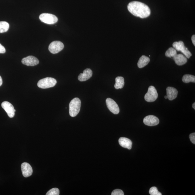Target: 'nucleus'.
Listing matches in <instances>:
<instances>
[{
  "instance_id": "nucleus-1",
  "label": "nucleus",
  "mask_w": 195,
  "mask_h": 195,
  "mask_svg": "<svg viewBox=\"0 0 195 195\" xmlns=\"http://www.w3.org/2000/svg\"><path fill=\"white\" fill-rule=\"evenodd\" d=\"M128 9L133 15L142 19L148 18L150 15L149 7L146 4L138 1H132L129 3Z\"/></svg>"
},
{
  "instance_id": "nucleus-2",
  "label": "nucleus",
  "mask_w": 195,
  "mask_h": 195,
  "mask_svg": "<svg viewBox=\"0 0 195 195\" xmlns=\"http://www.w3.org/2000/svg\"><path fill=\"white\" fill-rule=\"evenodd\" d=\"M81 106V101L78 98L73 99L69 104L70 114L72 117L76 116L79 113Z\"/></svg>"
},
{
  "instance_id": "nucleus-3",
  "label": "nucleus",
  "mask_w": 195,
  "mask_h": 195,
  "mask_svg": "<svg viewBox=\"0 0 195 195\" xmlns=\"http://www.w3.org/2000/svg\"><path fill=\"white\" fill-rule=\"evenodd\" d=\"M57 83V80L55 79L48 77L39 80L37 85L40 88L45 89L54 87Z\"/></svg>"
},
{
  "instance_id": "nucleus-4",
  "label": "nucleus",
  "mask_w": 195,
  "mask_h": 195,
  "mask_svg": "<svg viewBox=\"0 0 195 195\" xmlns=\"http://www.w3.org/2000/svg\"><path fill=\"white\" fill-rule=\"evenodd\" d=\"M173 47L176 51L181 52L187 58H189L192 55L191 52L188 50L184 45V43L182 41L179 42H175L173 43Z\"/></svg>"
},
{
  "instance_id": "nucleus-5",
  "label": "nucleus",
  "mask_w": 195,
  "mask_h": 195,
  "mask_svg": "<svg viewBox=\"0 0 195 195\" xmlns=\"http://www.w3.org/2000/svg\"><path fill=\"white\" fill-rule=\"evenodd\" d=\"M41 21L42 22L48 24H53L57 22L58 19L56 16L53 14L43 13L40 14L39 17Z\"/></svg>"
},
{
  "instance_id": "nucleus-6",
  "label": "nucleus",
  "mask_w": 195,
  "mask_h": 195,
  "mask_svg": "<svg viewBox=\"0 0 195 195\" xmlns=\"http://www.w3.org/2000/svg\"><path fill=\"white\" fill-rule=\"evenodd\" d=\"M158 97V94L155 88L152 86H150L145 96V101L150 102H154Z\"/></svg>"
},
{
  "instance_id": "nucleus-7",
  "label": "nucleus",
  "mask_w": 195,
  "mask_h": 195,
  "mask_svg": "<svg viewBox=\"0 0 195 195\" xmlns=\"http://www.w3.org/2000/svg\"><path fill=\"white\" fill-rule=\"evenodd\" d=\"M64 47L63 43L59 41H54L50 44L48 50L50 53L55 54L62 51Z\"/></svg>"
},
{
  "instance_id": "nucleus-8",
  "label": "nucleus",
  "mask_w": 195,
  "mask_h": 195,
  "mask_svg": "<svg viewBox=\"0 0 195 195\" xmlns=\"http://www.w3.org/2000/svg\"><path fill=\"white\" fill-rule=\"evenodd\" d=\"M106 103L109 110L114 114H118L120 112L119 106L114 100L110 98H107Z\"/></svg>"
},
{
  "instance_id": "nucleus-9",
  "label": "nucleus",
  "mask_w": 195,
  "mask_h": 195,
  "mask_svg": "<svg viewBox=\"0 0 195 195\" xmlns=\"http://www.w3.org/2000/svg\"><path fill=\"white\" fill-rule=\"evenodd\" d=\"M1 106L9 118H13L15 114V112L13 105L8 102L4 101L2 103Z\"/></svg>"
},
{
  "instance_id": "nucleus-10",
  "label": "nucleus",
  "mask_w": 195,
  "mask_h": 195,
  "mask_svg": "<svg viewBox=\"0 0 195 195\" xmlns=\"http://www.w3.org/2000/svg\"><path fill=\"white\" fill-rule=\"evenodd\" d=\"M143 123L148 126H154L159 124V120L155 116L148 115L144 118Z\"/></svg>"
},
{
  "instance_id": "nucleus-11",
  "label": "nucleus",
  "mask_w": 195,
  "mask_h": 195,
  "mask_svg": "<svg viewBox=\"0 0 195 195\" xmlns=\"http://www.w3.org/2000/svg\"><path fill=\"white\" fill-rule=\"evenodd\" d=\"M23 64L28 66H34L39 64V61L37 58L32 56H29L23 58L21 61Z\"/></svg>"
},
{
  "instance_id": "nucleus-12",
  "label": "nucleus",
  "mask_w": 195,
  "mask_h": 195,
  "mask_svg": "<svg viewBox=\"0 0 195 195\" xmlns=\"http://www.w3.org/2000/svg\"><path fill=\"white\" fill-rule=\"evenodd\" d=\"M21 168L23 175L24 177H29L32 175V168L28 163L24 162L22 163L21 165Z\"/></svg>"
},
{
  "instance_id": "nucleus-13",
  "label": "nucleus",
  "mask_w": 195,
  "mask_h": 195,
  "mask_svg": "<svg viewBox=\"0 0 195 195\" xmlns=\"http://www.w3.org/2000/svg\"><path fill=\"white\" fill-rule=\"evenodd\" d=\"M92 75L91 70L87 68L84 70L83 73L80 74L78 76V80L80 81H86L91 78Z\"/></svg>"
},
{
  "instance_id": "nucleus-14",
  "label": "nucleus",
  "mask_w": 195,
  "mask_h": 195,
  "mask_svg": "<svg viewBox=\"0 0 195 195\" xmlns=\"http://www.w3.org/2000/svg\"><path fill=\"white\" fill-rule=\"evenodd\" d=\"M173 58L176 64L180 66L185 64L187 61V58L185 56L182 54H177Z\"/></svg>"
},
{
  "instance_id": "nucleus-15",
  "label": "nucleus",
  "mask_w": 195,
  "mask_h": 195,
  "mask_svg": "<svg viewBox=\"0 0 195 195\" xmlns=\"http://www.w3.org/2000/svg\"><path fill=\"white\" fill-rule=\"evenodd\" d=\"M119 144L122 147L131 150L132 147V142L129 139L125 137H121L119 140Z\"/></svg>"
},
{
  "instance_id": "nucleus-16",
  "label": "nucleus",
  "mask_w": 195,
  "mask_h": 195,
  "mask_svg": "<svg viewBox=\"0 0 195 195\" xmlns=\"http://www.w3.org/2000/svg\"><path fill=\"white\" fill-rule=\"evenodd\" d=\"M166 91L167 96L170 101H172L176 98L178 94V91L176 89L172 87H168Z\"/></svg>"
},
{
  "instance_id": "nucleus-17",
  "label": "nucleus",
  "mask_w": 195,
  "mask_h": 195,
  "mask_svg": "<svg viewBox=\"0 0 195 195\" xmlns=\"http://www.w3.org/2000/svg\"><path fill=\"white\" fill-rule=\"evenodd\" d=\"M150 61V58L145 55H142L138 60V67L140 68H142L147 65Z\"/></svg>"
},
{
  "instance_id": "nucleus-18",
  "label": "nucleus",
  "mask_w": 195,
  "mask_h": 195,
  "mask_svg": "<svg viewBox=\"0 0 195 195\" xmlns=\"http://www.w3.org/2000/svg\"><path fill=\"white\" fill-rule=\"evenodd\" d=\"M115 84L114 87L116 89H122L124 86V80L122 77H118L115 79Z\"/></svg>"
},
{
  "instance_id": "nucleus-19",
  "label": "nucleus",
  "mask_w": 195,
  "mask_h": 195,
  "mask_svg": "<svg viewBox=\"0 0 195 195\" xmlns=\"http://www.w3.org/2000/svg\"><path fill=\"white\" fill-rule=\"evenodd\" d=\"M182 81L185 83H188L190 82H195V77L194 75H185L183 76Z\"/></svg>"
},
{
  "instance_id": "nucleus-20",
  "label": "nucleus",
  "mask_w": 195,
  "mask_h": 195,
  "mask_svg": "<svg viewBox=\"0 0 195 195\" xmlns=\"http://www.w3.org/2000/svg\"><path fill=\"white\" fill-rule=\"evenodd\" d=\"M9 24L6 21H0V33L7 32L9 28Z\"/></svg>"
},
{
  "instance_id": "nucleus-21",
  "label": "nucleus",
  "mask_w": 195,
  "mask_h": 195,
  "mask_svg": "<svg viewBox=\"0 0 195 195\" xmlns=\"http://www.w3.org/2000/svg\"><path fill=\"white\" fill-rule=\"evenodd\" d=\"M177 54L176 50L174 48L170 47L165 53V55L167 57L171 58L174 57Z\"/></svg>"
},
{
  "instance_id": "nucleus-22",
  "label": "nucleus",
  "mask_w": 195,
  "mask_h": 195,
  "mask_svg": "<svg viewBox=\"0 0 195 195\" xmlns=\"http://www.w3.org/2000/svg\"><path fill=\"white\" fill-rule=\"evenodd\" d=\"M59 189L57 188H53L50 189L46 194V195H59Z\"/></svg>"
},
{
  "instance_id": "nucleus-23",
  "label": "nucleus",
  "mask_w": 195,
  "mask_h": 195,
  "mask_svg": "<svg viewBox=\"0 0 195 195\" xmlns=\"http://www.w3.org/2000/svg\"><path fill=\"white\" fill-rule=\"evenodd\" d=\"M149 194L151 195H162V194L159 192L158 191L157 187H152L150 188L149 190Z\"/></svg>"
},
{
  "instance_id": "nucleus-24",
  "label": "nucleus",
  "mask_w": 195,
  "mask_h": 195,
  "mask_svg": "<svg viewBox=\"0 0 195 195\" xmlns=\"http://www.w3.org/2000/svg\"><path fill=\"white\" fill-rule=\"evenodd\" d=\"M112 195H124L123 192L122 190L119 189L114 190L112 192Z\"/></svg>"
},
{
  "instance_id": "nucleus-25",
  "label": "nucleus",
  "mask_w": 195,
  "mask_h": 195,
  "mask_svg": "<svg viewBox=\"0 0 195 195\" xmlns=\"http://www.w3.org/2000/svg\"><path fill=\"white\" fill-rule=\"evenodd\" d=\"M189 138L190 140L192 143L195 144V133H193L190 134L189 135Z\"/></svg>"
},
{
  "instance_id": "nucleus-26",
  "label": "nucleus",
  "mask_w": 195,
  "mask_h": 195,
  "mask_svg": "<svg viewBox=\"0 0 195 195\" xmlns=\"http://www.w3.org/2000/svg\"><path fill=\"white\" fill-rule=\"evenodd\" d=\"M5 52V48L0 43V53H4Z\"/></svg>"
},
{
  "instance_id": "nucleus-27",
  "label": "nucleus",
  "mask_w": 195,
  "mask_h": 195,
  "mask_svg": "<svg viewBox=\"0 0 195 195\" xmlns=\"http://www.w3.org/2000/svg\"><path fill=\"white\" fill-rule=\"evenodd\" d=\"M192 41L194 45V46H195V35H192Z\"/></svg>"
},
{
  "instance_id": "nucleus-28",
  "label": "nucleus",
  "mask_w": 195,
  "mask_h": 195,
  "mask_svg": "<svg viewBox=\"0 0 195 195\" xmlns=\"http://www.w3.org/2000/svg\"><path fill=\"white\" fill-rule=\"evenodd\" d=\"M2 83H3V81H2V78L0 76V86H1L2 85Z\"/></svg>"
},
{
  "instance_id": "nucleus-29",
  "label": "nucleus",
  "mask_w": 195,
  "mask_h": 195,
  "mask_svg": "<svg viewBox=\"0 0 195 195\" xmlns=\"http://www.w3.org/2000/svg\"><path fill=\"white\" fill-rule=\"evenodd\" d=\"M192 108H193L194 109H195V103H194L193 104H192Z\"/></svg>"
},
{
  "instance_id": "nucleus-30",
  "label": "nucleus",
  "mask_w": 195,
  "mask_h": 195,
  "mask_svg": "<svg viewBox=\"0 0 195 195\" xmlns=\"http://www.w3.org/2000/svg\"><path fill=\"white\" fill-rule=\"evenodd\" d=\"M165 98V99H167L168 98H167V96H166L164 97Z\"/></svg>"
}]
</instances>
